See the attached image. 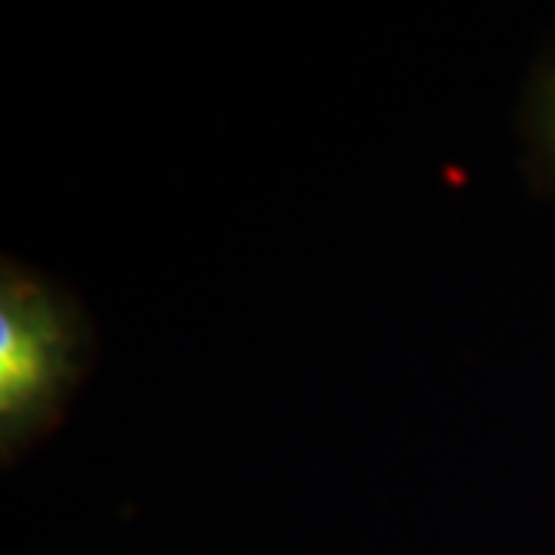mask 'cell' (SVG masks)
Instances as JSON below:
<instances>
[{
    "label": "cell",
    "instance_id": "6da1fadb",
    "mask_svg": "<svg viewBox=\"0 0 555 555\" xmlns=\"http://www.w3.org/2000/svg\"><path fill=\"white\" fill-rule=\"evenodd\" d=\"M96 358L87 309L20 259L0 266V456L16 463L62 423Z\"/></svg>",
    "mask_w": 555,
    "mask_h": 555
},
{
    "label": "cell",
    "instance_id": "7a4b0ae2",
    "mask_svg": "<svg viewBox=\"0 0 555 555\" xmlns=\"http://www.w3.org/2000/svg\"><path fill=\"white\" fill-rule=\"evenodd\" d=\"M518 139L528 177L555 198V40L540 53L518 105Z\"/></svg>",
    "mask_w": 555,
    "mask_h": 555
}]
</instances>
